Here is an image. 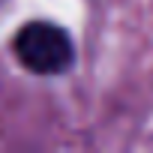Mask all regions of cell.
<instances>
[{"label":"cell","instance_id":"cell-1","mask_svg":"<svg viewBox=\"0 0 153 153\" xmlns=\"http://www.w3.org/2000/svg\"><path fill=\"white\" fill-rule=\"evenodd\" d=\"M15 54L30 72L57 75L72 63V42L60 27H54L48 21H33L18 30Z\"/></svg>","mask_w":153,"mask_h":153}]
</instances>
